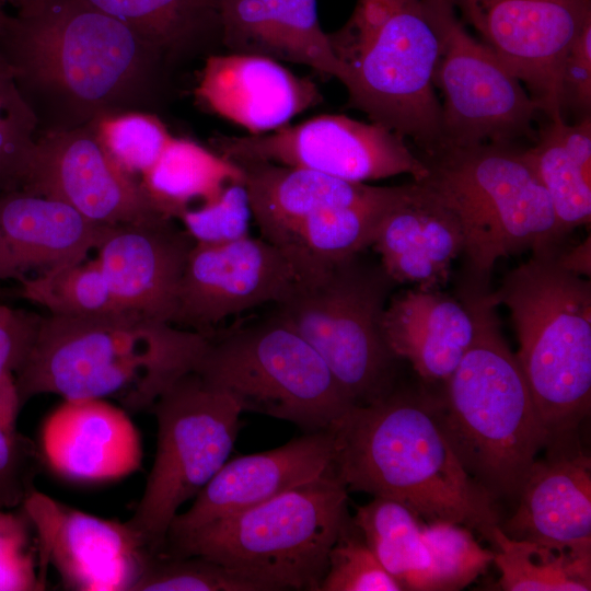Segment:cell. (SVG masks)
<instances>
[{
    "label": "cell",
    "instance_id": "1",
    "mask_svg": "<svg viewBox=\"0 0 591 591\" xmlns=\"http://www.w3.org/2000/svg\"><path fill=\"white\" fill-rule=\"evenodd\" d=\"M0 54L34 114L37 135L129 112L161 115L174 68L129 26L83 0H44L16 13Z\"/></svg>",
    "mask_w": 591,
    "mask_h": 591
},
{
    "label": "cell",
    "instance_id": "2",
    "mask_svg": "<svg viewBox=\"0 0 591 591\" xmlns=\"http://www.w3.org/2000/svg\"><path fill=\"white\" fill-rule=\"evenodd\" d=\"M327 430L334 471L348 490L393 499L427 521L454 522L491 541L496 499L454 453L438 397L393 389L350 406Z\"/></svg>",
    "mask_w": 591,
    "mask_h": 591
},
{
    "label": "cell",
    "instance_id": "3",
    "mask_svg": "<svg viewBox=\"0 0 591 591\" xmlns=\"http://www.w3.org/2000/svg\"><path fill=\"white\" fill-rule=\"evenodd\" d=\"M208 336L121 310L92 317L42 316L14 379L22 406L40 394L113 398L127 412L151 410L195 371Z\"/></svg>",
    "mask_w": 591,
    "mask_h": 591
},
{
    "label": "cell",
    "instance_id": "4",
    "mask_svg": "<svg viewBox=\"0 0 591 591\" xmlns=\"http://www.w3.org/2000/svg\"><path fill=\"white\" fill-rule=\"evenodd\" d=\"M472 288L476 332L438 397L439 419L476 483L495 499L518 497L548 438L515 354L501 334L491 289Z\"/></svg>",
    "mask_w": 591,
    "mask_h": 591
},
{
    "label": "cell",
    "instance_id": "5",
    "mask_svg": "<svg viewBox=\"0 0 591 591\" xmlns=\"http://www.w3.org/2000/svg\"><path fill=\"white\" fill-rule=\"evenodd\" d=\"M559 248L532 252L491 290L510 311L515 357L548 444L568 440L591 405V281L563 265Z\"/></svg>",
    "mask_w": 591,
    "mask_h": 591
},
{
    "label": "cell",
    "instance_id": "6",
    "mask_svg": "<svg viewBox=\"0 0 591 591\" xmlns=\"http://www.w3.org/2000/svg\"><path fill=\"white\" fill-rule=\"evenodd\" d=\"M348 105L403 138L420 154L441 144V104L432 82L440 37L425 0H357L328 33Z\"/></svg>",
    "mask_w": 591,
    "mask_h": 591
},
{
    "label": "cell",
    "instance_id": "7",
    "mask_svg": "<svg viewBox=\"0 0 591 591\" xmlns=\"http://www.w3.org/2000/svg\"><path fill=\"white\" fill-rule=\"evenodd\" d=\"M348 489L334 467L254 507L165 541L160 555L200 556L265 587L320 591L345 524Z\"/></svg>",
    "mask_w": 591,
    "mask_h": 591
},
{
    "label": "cell",
    "instance_id": "8",
    "mask_svg": "<svg viewBox=\"0 0 591 591\" xmlns=\"http://www.w3.org/2000/svg\"><path fill=\"white\" fill-rule=\"evenodd\" d=\"M418 155L427 167L421 181L461 221L464 281L489 287L499 258L561 244L549 196L523 150L511 143H480Z\"/></svg>",
    "mask_w": 591,
    "mask_h": 591
},
{
    "label": "cell",
    "instance_id": "9",
    "mask_svg": "<svg viewBox=\"0 0 591 591\" xmlns=\"http://www.w3.org/2000/svg\"><path fill=\"white\" fill-rule=\"evenodd\" d=\"M360 254L302 274L274 311L320 355L352 405L370 404L394 389L397 359L382 333L397 283L381 263Z\"/></svg>",
    "mask_w": 591,
    "mask_h": 591
},
{
    "label": "cell",
    "instance_id": "10",
    "mask_svg": "<svg viewBox=\"0 0 591 591\" xmlns=\"http://www.w3.org/2000/svg\"><path fill=\"white\" fill-rule=\"evenodd\" d=\"M195 372L228 392L243 412L290 421L305 432L327 430L352 406L320 355L275 313L212 333Z\"/></svg>",
    "mask_w": 591,
    "mask_h": 591
},
{
    "label": "cell",
    "instance_id": "11",
    "mask_svg": "<svg viewBox=\"0 0 591 591\" xmlns=\"http://www.w3.org/2000/svg\"><path fill=\"white\" fill-rule=\"evenodd\" d=\"M151 410L158 424L157 451L142 496L126 523L155 555L179 508L228 461L243 410L228 392L195 371L172 383Z\"/></svg>",
    "mask_w": 591,
    "mask_h": 591
},
{
    "label": "cell",
    "instance_id": "12",
    "mask_svg": "<svg viewBox=\"0 0 591 591\" xmlns=\"http://www.w3.org/2000/svg\"><path fill=\"white\" fill-rule=\"evenodd\" d=\"M425 2L440 37L432 76L442 95L440 147L510 144L528 135L538 108L524 85L468 33L451 0Z\"/></svg>",
    "mask_w": 591,
    "mask_h": 591
},
{
    "label": "cell",
    "instance_id": "13",
    "mask_svg": "<svg viewBox=\"0 0 591 591\" xmlns=\"http://www.w3.org/2000/svg\"><path fill=\"white\" fill-rule=\"evenodd\" d=\"M211 144L233 162H271L358 183L399 174L421 181L427 175L425 163L405 138L380 124L345 115H318L260 135H221Z\"/></svg>",
    "mask_w": 591,
    "mask_h": 591
},
{
    "label": "cell",
    "instance_id": "14",
    "mask_svg": "<svg viewBox=\"0 0 591 591\" xmlns=\"http://www.w3.org/2000/svg\"><path fill=\"white\" fill-rule=\"evenodd\" d=\"M549 119L564 118L560 73L591 0H451Z\"/></svg>",
    "mask_w": 591,
    "mask_h": 591
},
{
    "label": "cell",
    "instance_id": "15",
    "mask_svg": "<svg viewBox=\"0 0 591 591\" xmlns=\"http://www.w3.org/2000/svg\"><path fill=\"white\" fill-rule=\"evenodd\" d=\"M301 277L289 255L265 239L195 243L186 262L172 324L209 336L224 318L277 304Z\"/></svg>",
    "mask_w": 591,
    "mask_h": 591
},
{
    "label": "cell",
    "instance_id": "16",
    "mask_svg": "<svg viewBox=\"0 0 591 591\" xmlns=\"http://www.w3.org/2000/svg\"><path fill=\"white\" fill-rule=\"evenodd\" d=\"M37 541L42 578L48 565L76 591H131L150 554L126 522L67 506L37 489L22 505Z\"/></svg>",
    "mask_w": 591,
    "mask_h": 591
},
{
    "label": "cell",
    "instance_id": "17",
    "mask_svg": "<svg viewBox=\"0 0 591 591\" xmlns=\"http://www.w3.org/2000/svg\"><path fill=\"white\" fill-rule=\"evenodd\" d=\"M23 190L67 204L99 224L140 222L164 216L140 181L123 171L105 152L92 124L37 135L34 164Z\"/></svg>",
    "mask_w": 591,
    "mask_h": 591
},
{
    "label": "cell",
    "instance_id": "18",
    "mask_svg": "<svg viewBox=\"0 0 591 591\" xmlns=\"http://www.w3.org/2000/svg\"><path fill=\"white\" fill-rule=\"evenodd\" d=\"M160 216L150 220L104 224L95 259L121 310L172 324L192 236Z\"/></svg>",
    "mask_w": 591,
    "mask_h": 591
},
{
    "label": "cell",
    "instance_id": "19",
    "mask_svg": "<svg viewBox=\"0 0 591 591\" xmlns=\"http://www.w3.org/2000/svg\"><path fill=\"white\" fill-rule=\"evenodd\" d=\"M332 467L328 430L305 432L276 449L227 461L192 506L175 515L165 541L269 500L318 478Z\"/></svg>",
    "mask_w": 591,
    "mask_h": 591
},
{
    "label": "cell",
    "instance_id": "20",
    "mask_svg": "<svg viewBox=\"0 0 591 591\" xmlns=\"http://www.w3.org/2000/svg\"><path fill=\"white\" fill-rule=\"evenodd\" d=\"M195 88L197 103L248 135L277 130L323 102L316 83L279 61L220 53L206 58Z\"/></svg>",
    "mask_w": 591,
    "mask_h": 591
},
{
    "label": "cell",
    "instance_id": "21",
    "mask_svg": "<svg viewBox=\"0 0 591 591\" xmlns=\"http://www.w3.org/2000/svg\"><path fill=\"white\" fill-rule=\"evenodd\" d=\"M42 461L73 483L121 479L142 463L138 429L121 406L107 399H63L40 430Z\"/></svg>",
    "mask_w": 591,
    "mask_h": 591
},
{
    "label": "cell",
    "instance_id": "22",
    "mask_svg": "<svg viewBox=\"0 0 591 591\" xmlns=\"http://www.w3.org/2000/svg\"><path fill=\"white\" fill-rule=\"evenodd\" d=\"M464 244L455 211L426 182L413 181L383 212L371 246L396 283L441 288Z\"/></svg>",
    "mask_w": 591,
    "mask_h": 591
},
{
    "label": "cell",
    "instance_id": "23",
    "mask_svg": "<svg viewBox=\"0 0 591 591\" xmlns=\"http://www.w3.org/2000/svg\"><path fill=\"white\" fill-rule=\"evenodd\" d=\"M476 332L473 288L457 296L414 286L390 297L382 317L385 343L427 382H445L472 345Z\"/></svg>",
    "mask_w": 591,
    "mask_h": 591
},
{
    "label": "cell",
    "instance_id": "24",
    "mask_svg": "<svg viewBox=\"0 0 591 591\" xmlns=\"http://www.w3.org/2000/svg\"><path fill=\"white\" fill-rule=\"evenodd\" d=\"M501 530L591 560V461L581 451L535 461Z\"/></svg>",
    "mask_w": 591,
    "mask_h": 591
},
{
    "label": "cell",
    "instance_id": "25",
    "mask_svg": "<svg viewBox=\"0 0 591 591\" xmlns=\"http://www.w3.org/2000/svg\"><path fill=\"white\" fill-rule=\"evenodd\" d=\"M103 225L49 197L0 193V280L86 259Z\"/></svg>",
    "mask_w": 591,
    "mask_h": 591
},
{
    "label": "cell",
    "instance_id": "26",
    "mask_svg": "<svg viewBox=\"0 0 591 591\" xmlns=\"http://www.w3.org/2000/svg\"><path fill=\"white\" fill-rule=\"evenodd\" d=\"M220 15L225 53L298 63L341 80L316 0H220Z\"/></svg>",
    "mask_w": 591,
    "mask_h": 591
},
{
    "label": "cell",
    "instance_id": "27",
    "mask_svg": "<svg viewBox=\"0 0 591 591\" xmlns=\"http://www.w3.org/2000/svg\"><path fill=\"white\" fill-rule=\"evenodd\" d=\"M244 173L252 215L263 239L277 244L299 221L331 207L383 201L396 186H372L271 162H235Z\"/></svg>",
    "mask_w": 591,
    "mask_h": 591
},
{
    "label": "cell",
    "instance_id": "28",
    "mask_svg": "<svg viewBox=\"0 0 591 591\" xmlns=\"http://www.w3.org/2000/svg\"><path fill=\"white\" fill-rule=\"evenodd\" d=\"M117 19L177 69L220 54V0H83Z\"/></svg>",
    "mask_w": 591,
    "mask_h": 591
},
{
    "label": "cell",
    "instance_id": "29",
    "mask_svg": "<svg viewBox=\"0 0 591 591\" xmlns=\"http://www.w3.org/2000/svg\"><path fill=\"white\" fill-rule=\"evenodd\" d=\"M524 157L546 189L561 239L591 221V115L551 119Z\"/></svg>",
    "mask_w": 591,
    "mask_h": 591
},
{
    "label": "cell",
    "instance_id": "30",
    "mask_svg": "<svg viewBox=\"0 0 591 591\" xmlns=\"http://www.w3.org/2000/svg\"><path fill=\"white\" fill-rule=\"evenodd\" d=\"M239 179H244V173L237 163L190 139L173 136L139 178L157 209L172 219H179L194 201H211Z\"/></svg>",
    "mask_w": 591,
    "mask_h": 591
},
{
    "label": "cell",
    "instance_id": "31",
    "mask_svg": "<svg viewBox=\"0 0 591 591\" xmlns=\"http://www.w3.org/2000/svg\"><path fill=\"white\" fill-rule=\"evenodd\" d=\"M351 520L402 590L425 591L430 556L414 511L393 499L374 497L358 507Z\"/></svg>",
    "mask_w": 591,
    "mask_h": 591
},
{
    "label": "cell",
    "instance_id": "32",
    "mask_svg": "<svg viewBox=\"0 0 591 591\" xmlns=\"http://www.w3.org/2000/svg\"><path fill=\"white\" fill-rule=\"evenodd\" d=\"M494 561L505 591H589L591 560L526 540L508 536L499 525L491 534Z\"/></svg>",
    "mask_w": 591,
    "mask_h": 591
},
{
    "label": "cell",
    "instance_id": "33",
    "mask_svg": "<svg viewBox=\"0 0 591 591\" xmlns=\"http://www.w3.org/2000/svg\"><path fill=\"white\" fill-rule=\"evenodd\" d=\"M19 296L58 317H92L121 311L95 258L19 280Z\"/></svg>",
    "mask_w": 591,
    "mask_h": 591
},
{
    "label": "cell",
    "instance_id": "34",
    "mask_svg": "<svg viewBox=\"0 0 591 591\" xmlns=\"http://www.w3.org/2000/svg\"><path fill=\"white\" fill-rule=\"evenodd\" d=\"M22 407L13 374L0 378V510L22 507L36 490L39 449L18 429Z\"/></svg>",
    "mask_w": 591,
    "mask_h": 591
},
{
    "label": "cell",
    "instance_id": "35",
    "mask_svg": "<svg viewBox=\"0 0 591 591\" xmlns=\"http://www.w3.org/2000/svg\"><path fill=\"white\" fill-rule=\"evenodd\" d=\"M422 537L430 556L425 591H457L471 584L494 561L471 529L444 520L422 524Z\"/></svg>",
    "mask_w": 591,
    "mask_h": 591
},
{
    "label": "cell",
    "instance_id": "36",
    "mask_svg": "<svg viewBox=\"0 0 591 591\" xmlns=\"http://www.w3.org/2000/svg\"><path fill=\"white\" fill-rule=\"evenodd\" d=\"M92 125L109 158L138 179L157 162L172 138L161 116L143 112L107 116Z\"/></svg>",
    "mask_w": 591,
    "mask_h": 591
},
{
    "label": "cell",
    "instance_id": "37",
    "mask_svg": "<svg viewBox=\"0 0 591 591\" xmlns=\"http://www.w3.org/2000/svg\"><path fill=\"white\" fill-rule=\"evenodd\" d=\"M131 591H266L260 583L200 557L151 555Z\"/></svg>",
    "mask_w": 591,
    "mask_h": 591
},
{
    "label": "cell",
    "instance_id": "38",
    "mask_svg": "<svg viewBox=\"0 0 591 591\" xmlns=\"http://www.w3.org/2000/svg\"><path fill=\"white\" fill-rule=\"evenodd\" d=\"M37 123L15 82L0 78V193L23 190L33 167Z\"/></svg>",
    "mask_w": 591,
    "mask_h": 591
},
{
    "label": "cell",
    "instance_id": "39",
    "mask_svg": "<svg viewBox=\"0 0 591 591\" xmlns=\"http://www.w3.org/2000/svg\"><path fill=\"white\" fill-rule=\"evenodd\" d=\"M352 523L345 524L329 552L320 591H402Z\"/></svg>",
    "mask_w": 591,
    "mask_h": 591
},
{
    "label": "cell",
    "instance_id": "40",
    "mask_svg": "<svg viewBox=\"0 0 591 591\" xmlns=\"http://www.w3.org/2000/svg\"><path fill=\"white\" fill-rule=\"evenodd\" d=\"M252 218L245 182L239 179L211 201L187 209L178 220L195 243L222 244L250 235Z\"/></svg>",
    "mask_w": 591,
    "mask_h": 591
},
{
    "label": "cell",
    "instance_id": "41",
    "mask_svg": "<svg viewBox=\"0 0 591 591\" xmlns=\"http://www.w3.org/2000/svg\"><path fill=\"white\" fill-rule=\"evenodd\" d=\"M46 589L33 524L22 507L0 510V591Z\"/></svg>",
    "mask_w": 591,
    "mask_h": 591
},
{
    "label": "cell",
    "instance_id": "42",
    "mask_svg": "<svg viewBox=\"0 0 591 591\" xmlns=\"http://www.w3.org/2000/svg\"><path fill=\"white\" fill-rule=\"evenodd\" d=\"M560 103L563 113L571 111L579 119L591 115V21L586 23L564 60Z\"/></svg>",
    "mask_w": 591,
    "mask_h": 591
},
{
    "label": "cell",
    "instance_id": "43",
    "mask_svg": "<svg viewBox=\"0 0 591 591\" xmlns=\"http://www.w3.org/2000/svg\"><path fill=\"white\" fill-rule=\"evenodd\" d=\"M42 316L0 303V378L15 374L26 359Z\"/></svg>",
    "mask_w": 591,
    "mask_h": 591
},
{
    "label": "cell",
    "instance_id": "44",
    "mask_svg": "<svg viewBox=\"0 0 591 591\" xmlns=\"http://www.w3.org/2000/svg\"><path fill=\"white\" fill-rule=\"evenodd\" d=\"M559 259L569 270L590 278V236L569 250H564L560 246Z\"/></svg>",
    "mask_w": 591,
    "mask_h": 591
},
{
    "label": "cell",
    "instance_id": "45",
    "mask_svg": "<svg viewBox=\"0 0 591 591\" xmlns=\"http://www.w3.org/2000/svg\"><path fill=\"white\" fill-rule=\"evenodd\" d=\"M10 2L15 9L16 13H27L38 8L44 0H5Z\"/></svg>",
    "mask_w": 591,
    "mask_h": 591
}]
</instances>
